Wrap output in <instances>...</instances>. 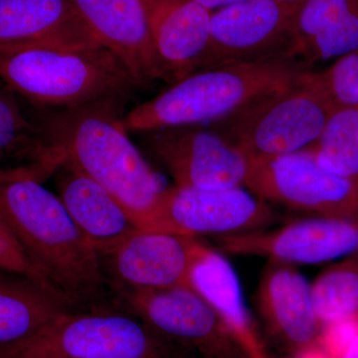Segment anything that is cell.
<instances>
[{
  "label": "cell",
  "instance_id": "obj_11",
  "mask_svg": "<svg viewBox=\"0 0 358 358\" xmlns=\"http://www.w3.org/2000/svg\"><path fill=\"white\" fill-rule=\"evenodd\" d=\"M275 219L265 201L242 187L201 189L166 188L160 204L159 231L182 236L242 234L263 230Z\"/></svg>",
  "mask_w": 358,
  "mask_h": 358
},
{
  "label": "cell",
  "instance_id": "obj_30",
  "mask_svg": "<svg viewBox=\"0 0 358 358\" xmlns=\"http://www.w3.org/2000/svg\"><path fill=\"white\" fill-rule=\"evenodd\" d=\"M341 358H358V334Z\"/></svg>",
  "mask_w": 358,
  "mask_h": 358
},
{
  "label": "cell",
  "instance_id": "obj_26",
  "mask_svg": "<svg viewBox=\"0 0 358 358\" xmlns=\"http://www.w3.org/2000/svg\"><path fill=\"white\" fill-rule=\"evenodd\" d=\"M0 270L6 271L11 274L24 275L43 287L36 271L33 268L22 247L18 243L6 221L2 218L1 214H0Z\"/></svg>",
  "mask_w": 358,
  "mask_h": 358
},
{
  "label": "cell",
  "instance_id": "obj_14",
  "mask_svg": "<svg viewBox=\"0 0 358 358\" xmlns=\"http://www.w3.org/2000/svg\"><path fill=\"white\" fill-rule=\"evenodd\" d=\"M96 41L119 59L140 88L164 80L143 0H70Z\"/></svg>",
  "mask_w": 358,
  "mask_h": 358
},
{
  "label": "cell",
  "instance_id": "obj_31",
  "mask_svg": "<svg viewBox=\"0 0 358 358\" xmlns=\"http://www.w3.org/2000/svg\"><path fill=\"white\" fill-rule=\"evenodd\" d=\"M280 1H285V2H303V1H305V0H280Z\"/></svg>",
  "mask_w": 358,
  "mask_h": 358
},
{
  "label": "cell",
  "instance_id": "obj_13",
  "mask_svg": "<svg viewBox=\"0 0 358 358\" xmlns=\"http://www.w3.org/2000/svg\"><path fill=\"white\" fill-rule=\"evenodd\" d=\"M223 251L293 264H317L358 253V218L317 217L278 229L219 237Z\"/></svg>",
  "mask_w": 358,
  "mask_h": 358
},
{
  "label": "cell",
  "instance_id": "obj_1",
  "mask_svg": "<svg viewBox=\"0 0 358 358\" xmlns=\"http://www.w3.org/2000/svg\"><path fill=\"white\" fill-rule=\"evenodd\" d=\"M27 169H0V214L45 289L68 310L106 307L107 278L57 194Z\"/></svg>",
  "mask_w": 358,
  "mask_h": 358
},
{
  "label": "cell",
  "instance_id": "obj_3",
  "mask_svg": "<svg viewBox=\"0 0 358 358\" xmlns=\"http://www.w3.org/2000/svg\"><path fill=\"white\" fill-rule=\"evenodd\" d=\"M308 70L299 59L282 58L199 71L126 113L122 126L141 134L211 124L257 98L288 89Z\"/></svg>",
  "mask_w": 358,
  "mask_h": 358
},
{
  "label": "cell",
  "instance_id": "obj_8",
  "mask_svg": "<svg viewBox=\"0 0 358 358\" xmlns=\"http://www.w3.org/2000/svg\"><path fill=\"white\" fill-rule=\"evenodd\" d=\"M245 185L258 199L319 217L358 218V182L331 173L308 150L252 159Z\"/></svg>",
  "mask_w": 358,
  "mask_h": 358
},
{
  "label": "cell",
  "instance_id": "obj_21",
  "mask_svg": "<svg viewBox=\"0 0 358 358\" xmlns=\"http://www.w3.org/2000/svg\"><path fill=\"white\" fill-rule=\"evenodd\" d=\"M62 162L36 120L23 112L8 87L0 85V169H31L46 178Z\"/></svg>",
  "mask_w": 358,
  "mask_h": 358
},
{
  "label": "cell",
  "instance_id": "obj_15",
  "mask_svg": "<svg viewBox=\"0 0 358 358\" xmlns=\"http://www.w3.org/2000/svg\"><path fill=\"white\" fill-rule=\"evenodd\" d=\"M101 47L70 0H0V53Z\"/></svg>",
  "mask_w": 358,
  "mask_h": 358
},
{
  "label": "cell",
  "instance_id": "obj_4",
  "mask_svg": "<svg viewBox=\"0 0 358 358\" xmlns=\"http://www.w3.org/2000/svg\"><path fill=\"white\" fill-rule=\"evenodd\" d=\"M0 80L39 112L126 106L140 88L121 61L102 46L0 53Z\"/></svg>",
  "mask_w": 358,
  "mask_h": 358
},
{
  "label": "cell",
  "instance_id": "obj_22",
  "mask_svg": "<svg viewBox=\"0 0 358 358\" xmlns=\"http://www.w3.org/2000/svg\"><path fill=\"white\" fill-rule=\"evenodd\" d=\"M68 310L38 282L0 275V348L29 338Z\"/></svg>",
  "mask_w": 358,
  "mask_h": 358
},
{
  "label": "cell",
  "instance_id": "obj_20",
  "mask_svg": "<svg viewBox=\"0 0 358 358\" xmlns=\"http://www.w3.org/2000/svg\"><path fill=\"white\" fill-rule=\"evenodd\" d=\"M189 286L215 310L246 358H268L257 336L234 268L213 249L204 250L190 275Z\"/></svg>",
  "mask_w": 358,
  "mask_h": 358
},
{
  "label": "cell",
  "instance_id": "obj_10",
  "mask_svg": "<svg viewBox=\"0 0 358 358\" xmlns=\"http://www.w3.org/2000/svg\"><path fill=\"white\" fill-rule=\"evenodd\" d=\"M138 134L143 148L166 167L176 185L225 189L246 182L250 159L213 129L196 124Z\"/></svg>",
  "mask_w": 358,
  "mask_h": 358
},
{
  "label": "cell",
  "instance_id": "obj_17",
  "mask_svg": "<svg viewBox=\"0 0 358 358\" xmlns=\"http://www.w3.org/2000/svg\"><path fill=\"white\" fill-rule=\"evenodd\" d=\"M257 303L271 333L294 355L317 345L322 324L313 310L310 285L293 264L270 259Z\"/></svg>",
  "mask_w": 358,
  "mask_h": 358
},
{
  "label": "cell",
  "instance_id": "obj_5",
  "mask_svg": "<svg viewBox=\"0 0 358 358\" xmlns=\"http://www.w3.org/2000/svg\"><path fill=\"white\" fill-rule=\"evenodd\" d=\"M336 108L317 72L308 70L293 86L251 101L210 128L249 159H267L310 148Z\"/></svg>",
  "mask_w": 358,
  "mask_h": 358
},
{
  "label": "cell",
  "instance_id": "obj_28",
  "mask_svg": "<svg viewBox=\"0 0 358 358\" xmlns=\"http://www.w3.org/2000/svg\"><path fill=\"white\" fill-rule=\"evenodd\" d=\"M196 2L199 6L205 7L208 10H217L222 7L231 6V4L237 3V2L244 1V0H192Z\"/></svg>",
  "mask_w": 358,
  "mask_h": 358
},
{
  "label": "cell",
  "instance_id": "obj_16",
  "mask_svg": "<svg viewBox=\"0 0 358 358\" xmlns=\"http://www.w3.org/2000/svg\"><path fill=\"white\" fill-rule=\"evenodd\" d=\"M164 81L173 84L203 67L212 11L192 0H143Z\"/></svg>",
  "mask_w": 358,
  "mask_h": 358
},
{
  "label": "cell",
  "instance_id": "obj_9",
  "mask_svg": "<svg viewBox=\"0 0 358 358\" xmlns=\"http://www.w3.org/2000/svg\"><path fill=\"white\" fill-rule=\"evenodd\" d=\"M115 294L122 310L171 345L205 358L244 355L215 310L190 286Z\"/></svg>",
  "mask_w": 358,
  "mask_h": 358
},
{
  "label": "cell",
  "instance_id": "obj_24",
  "mask_svg": "<svg viewBox=\"0 0 358 358\" xmlns=\"http://www.w3.org/2000/svg\"><path fill=\"white\" fill-rule=\"evenodd\" d=\"M313 310L322 327L358 315V253L329 266L310 285Z\"/></svg>",
  "mask_w": 358,
  "mask_h": 358
},
{
  "label": "cell",
  "instance_id": "obj_12",
  "mask_svg": "<svg viewBox=\"0 0 358 358\" xmlns=\"http://www.w3.org/2000/svg\"><path fill=\"white\" fill-rule=\"evenodd\" d=\"M206 247L194 237L141 229L101 257V262L115 293L189 286L192 268Z\"/></svg>",
  "mask_w": 358,
  "mask_h": 358
},
{
  "label": "cell",
  "instance_id": "obj_19",
  "mask_svg": "<svg viewBox=\"0 0 358 358\" xmlns=\"http://www.w3.org/2000/svg\"><path fill=\"white\" fill-rule=\"evenodd\" d=\"M298 59L310 67L358 49V0H305L296 20Z\"/></svg>",
  "mask_w": 358,
  "mask_h": 358
},
{
  "label": "cell",
  "instance_id": "obj_23",
  "mask_svg": "<svg viewBox=\"0 0 358 358\" xmlns=\"http://www.w3.org/2000/svg\"><path fill=\"white\" fill-rule=\"evenodd\" d=\"M303 150L331 173L358 182V105L336 108L317 141Z\"/></svg>",
  "mask_w": 358,
  "mask_h": 358
},
{
  "label": "cell",
  "instance_id": "obj_18",
  "mask_svg": "<svg viewBox=\"0 0 358 358\" xmlns=\"http://www.w3.org/2000/svg\"><path fill=\"white\" fill-rule=\"evenodd\" d=\"M53 176L57 196L100 258L141 230L103 186L69 162L63 160Z\"/></svg>",
  "mask_w": 358,
  "mask_h": 358
},
{
  "label": "cell",
  "instance_id": "obj_7",
  "mask_svg": "<svg viewBox=\"0 0 358 358\" xmlns=\"http://www.w3.org/2000/svg\"><path fill=\"white\" fill-rule=\"evenodd\" d=\"M303 2L244 0L212 11L210 42L201 71L298 59L296 20Z\"/></svg>",
  "mask_w": 358,
  "mask_h": 358
},
{
  "label": "cell",
  "instance_id": "obj_2",
  "mask_svg": "<svg viewBox=\"0 0 358 358\" xmlns=\"http://www.w3.org/2000/svg\"><path fill=\"white\" fill-rule=\"evenodd\" d=\"M124 106L33 115L63 160L103 186L141 229L159 231L162 187L122 126Z\"/></svg>",
  "mask_w": 358,
  "mask_h": 358
},
{
  "label": "cell",
  "instance_id": "obj_32",
  "mask_svg": "<svg viewBox=\"0 0 358 358\" xmlns=\"http://www.w3.org/2000/svg\"><path fill=\"white\" fill-rule=\"evenodd\" d=\"M222 358H246L244 355H237V357H222Z\"/></svg>",
  "mask_w": 358,
  "mask_h": 358
},
{
  "label": "cell",
  "instance_id": "obj_27",
  "mask_svg": "<svg viewBox=\"0 0 358 358\" xmlns=\"http://www.w3.org/2000/svg\"><path fill=\"white\" fill-rule=\"evenodd\" d=\"M357 334L358 315L324 324L317 345L329 357L341 358Z\"/></svg>",
  "mask_w": 358,
  "mask_h": 358
},
{
  "label": "cell",
  "instance_id": "obj_6",
  "mask_svg": "<svg viewBox=\"0 0 358 358\" xmlns=\"http://www.w3.org/2000/svg\"><path fill=\"white\" fill-rule=\"evenodd\" d=\"M126 310H65L29 338L0 348V358H182Z\"/></svg>",
  "mask_w": 358,
  "mask_h": 358
},
{
  "label": "cell",
  "instance_id": "obj_25",
  "mask_svg": "<svg viewBox=\"0 0 358 358\" xmlns=\"http://www.w3.org/2000/svg\"><path fill=\"white\" fill-rule=\"evenodd\" d=\"M317 74L336 108L358 105V49Z\"/></svg>",
  "mask_w": 358,
  "mask_h": 358
},
{
  "label": "cell",
  "instance_id": "obj_29",
  "mask_svg": "<svg viewBox=\"0 0 358 358\" xmlns=\"http://www.w3.org/2000/svg\"><path fill=\"white\" fill-rule=\"evenodd\" d=\"M293 358H331L327 355L319 345L310 346L306 350L294 353Z\"/></svg>",
  "mask_w": 358,
  "mask_h": 358
}]
</instances>
